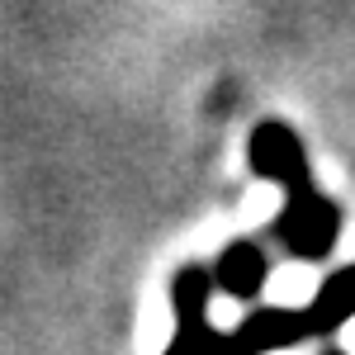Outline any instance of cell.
<instances>
[{
    "label": "cell",
    "mask_w": 355,
    "mask_h": 355,
    "mask_svg": "<svg viewBox=\"0 0 355 355\" xmlns=\"http://www.w3.org/2000/svg\"><path fill=\"white\" fill-rule=\"evenodd\" d=\"M251 171L275 180V185H284V214L275 223V237L284 242V251L299 256V261H322L331 246H336L341 209L313 185L308 152H303L299 133H289L275 119L261 123L251 133Z\"/></svg>",
    "instance_id": "1"
},
{
    "label": "cell",
    "mask_w": 355,
    "mask_h": 355,
    "mask_svg": "<svg viewBox=\"0 0 355 355\" xmlns=\"http://www.w3.org/2000/svg\"><path fill=\"white\" fill-rule=\"evenodd\" d=\"M303 313H308V322H313V336H327V331H336L341 322H351L355 318V261L341 266L336 275H327Z\"/></svg>",
    "instance_id": "5"
},
{
    "label": "cell",
    "mask_w": 355,
    "mask_h": 355,
    "mask_svg": "<svg viewBox=\"0 0 355 355\" xmlns=\"http://www.w3.org/2000/svg\"><path fill=\"white\" fill-rule=\"evenodd\" d=\"M313 336V322L299 308H261V313H246L242 322L232 327V346L237 355H270L284 346H299Z\"/></svg>",
    "instance_id": "3"
},
{
    "label": "cell",
    "mask_w": 355,
    "mask_h": 355,
    "mask_svg": "<svg viewBox=\"0 0 355 355\" xmlns=\"http://www.w3.org/2000/svg\"><path fill=\"white\" fill-rule=\"evenodd\" d=\"M266 275H270V261H266L261 246L232 242V246H223L218 266H214V284H218L227 299H256L261 284H266Z\"/></svg>",
    "instance_id": "4"
},
{
    "label": "cell",
    "mask_w": 355,
    "mask_h": 355,
    "mask_svg": "<svg viewBox=\"0 0 355 355\" xmlns=\"http://www.w3.org/2000/svg\"><path fill=\"white\" fill-rule=\"evenodd\" d=\"M322 355H346V351H322Z\"/></svg>",
    "instance_id": "6"
},
{
    "label": "cell",
    "mask_w": 355,
    "mask_h": 355,
    "mask_svg": "<svg viewBox=\"0 0 355 355\" xmlns=\"http://www.w3.org/2000/svg\"><path fill=\"white\" fill-rule=\"evenodd\" d=\"M214 270L204 266H185L171 284V299H175V336L166 355H237L232 346V331H218L209 322V294H214Z\"/></svg>",
    "instance_id": "2"
}]
</instances>
